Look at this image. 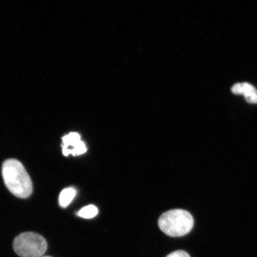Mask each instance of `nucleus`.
Masks as SVG:
<instances>
[{
    "label": "nucleus",
    "instance_id": "1",
    "mask_svg": "<svg viewBox=\"0 0 257 257\" xmlns=\"http://www.w3.org/2000/svg\"><path fill=\"white\" fill-rule=\"evenodd\" d=\"M2 175L6 187L16 197L24 199L32 194L33 186L30 176L19 161H5L2 166Z\"/></svg>",
    "mask_w": 257,
    "mask_h": 257
},
{
    "label": "nucleus",
    "instance_id": "2",
    "mask_svg": "<svg viewBox=\"0 0 257 257\" xmlns=\"http://www.w3.org/2000/svg\"><path fill=\"white\" fill-rule=\"evenodd\" d=\"M194 218L187 211L175 209L163 214L159 220L161 230L171 237H181L191 232Z\"/></svg>",
    "mask_w": 257,
    "mask_h": 257
},
{
    "label": "nucleus",
    "instance_id": "3",
    "mask_svg": "<svg viewBox=\"0 0 257 257\" xmlns=\"http://www.w3.org/2000/svg\"><path fill=\"white\" fill-rule=\"evenodd\" d=\"M14 249L21 257H42L47 249L46 239L34 232L22 233L14 241Z\"/></svg>",
    "mask_w": 257,
    "mask_h": 257
},
{
    "label": "nucleus",
    "instance_id": "4",
    "mask_svg": "<svg viewBox=\"0 0 257 257\" xmlns=\"http://www.w3.org/2000/svg\"><path fill=\"white\" fill-rule=\"evenodd\" d=\"M62 141V152L64 156H69V154L73 156H80L87 151L85 144L78 133H70L63 137Z\"/></svg>",
    "mask_w": 257,
    "mask_h": 257
},
{
    "label": "nucleus",
    "instance_id": "5",
    "mask_svg": "<svg viewBox=\"0 0 257 257\" xmlns=\"http://www.w3.org/2000/svg\"><path fill=\"white\" fill-rule=\"evenodd\" d=\"M231 91L234 94L243 95L248 103L257 104V89L249 83H237L232 86Z\"/></svg>",
    "mask_w": 257,
    "mask_h": 257
},
{
    "label": "nucleus",
    "instance_id": "6",
    "mask_svg": "<svg viewBox=\"0 0 257 257\" xmlns=\"http://www.w3.org/2000/svg\"><path fill=\"white\" fill-rule=\"evenodd\" d=\"M76 195V189L69 187L63 189L59 196V204L61 207L66 208L71 203Z\"/></svg>",
    "mask_w": 257,
    "mask_h": 257
},
{
    "label": "nucleus",
    "instance_id": "7",
    "mask_svg": "<svg viewBox=\"0 0 257 257\" xmlns=\"http://www.w3.org/2000/svg\"><path fill=\"white\" fill-rule=\"evenodd\" d=\"M98 210L96 207L93 205H89L83 207L79 211L78 216L84 218H94L98 214Z\"/></svg>",
    "mask_w": 257,
    "mask_h": 257
},
{
    "label": "nucleus",
    "instance_id": "8",
    "mask_svg": "<svg viewBox=\"0 0 257 257\" xmlns=\"http://www.w3.org/2000/svg\"><path fill=\"white\" fill-rule=\"evenodd\" d=\"M166 257H191L185 250H178L169 253Z\"/></svg>",
    "mask_w": 257,
    "mask_h": 257
},
{
    "label": "nucleus",
    "instance_id": "9",
    "mask_svg": "<svg viewBox=\"0 0 257 257\" xmlns=\"http://www.w3.org/2000/svg\"><path fill=\"white\" fill-rule=\"evenodd\" d=\"M42 257H51V256H42Z\"/></svg>",
    "mask_w": 257,
    "mask_h": 257
}]
</instances>
